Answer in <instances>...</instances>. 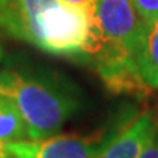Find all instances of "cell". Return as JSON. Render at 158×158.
Instances as JSON below:
<instances>
[{
    "label": "cell",
    "mask_w": 158,
    "mask_h": 158,
    "mask_svg": "<svg viewBox=\"0 0 158 158\" xmlns=\"http://www.w3.org/2000/svg\"><path fill=\"white\" fill-rule=\"evenodd\" d=\"M139 158H158V129L152 135V139L148 140L145 148L142 150V153H140Z\"/></svg>",
    "instance_id": "obj_8"
},
{
    "label": "cell",
    "mask_w": 158,
    "mask_h": 158,
    "mask_svg": "<svg viewBox=\"0 0 158 158\" xmlns=\"http://www.w3.org/2000/svg\"><path fill=\"white\" fill-rule=\"evenodd\" d=\"M155 131L153 118L150 114H140L108 142L102 143L98 158H139Z\"/></svg>",
    "instance_id": "obj_4"
},
{
    "label": "cell",
    "mask_w": 158,
    "mask_h": 158,
    "mask_svg": "<svg viewBox=\"0 0 158 158\" xmlns=\"http://www.w3.org/2000/svg\"><path fill=\"white\" fill-rule=\"evenodd\" d=\"M131 2L145 23L158 18V0H131Z\"/></svg>",
    "instance_id": "obj_7"
},
{
    "label": "cell",
    "mask_w": 158,
    "mask_h": 158,
    "mask_svg": "<svg viewBox=\"0 0 158 158\" xmlns=\"http://www.w3.org/2000/svg\"><path fill=\"white\" fill-rule=\"evenodd\" d=\"M94 23L102 39V48L137 58L147 23L131 0H98Z\"/></svg>",
    "instance_id": "obj_2"
},
{
    "label": "cell",
    "mask_w": 158,
    "mask_h": 158,
    "mask_svg": "<svg viewBox=\"0 0 158 158\" xmlns=\"http://www.w3.org/2000/svg\"><path fill=\"white\" fill-rule=\"evenodd\" d=\"M69 5H74V6H79L89 13V15L94 18V13H95V6H97V2L98 0H63Z\"/></svg>",
    "instance_id": "obj_9"
},
{
    "label": "cell",
    "mask_w": 158,
    "mask_h": 158,
    "mask_svg": "<svg viewBox=\"0 0 158 158\" xmlns=\"http://www.w3.org/2000/svg\"><path fill=\"white\" fill-rule=\"evenodd\" d=\"M0 60H2V48H0Z\"/></svg>",
    "instance_id": "obj_11"
},
{
    "label": "cell",
    "mask_w": 158,
    "mask_h": 158,
    "mask_svg": "<svg viewBox=\"0 0 158 158\" xmlns=\"http://www.w3.org/2000/svg\"><path fill=\"white\" fill-rule=\"evenodd\" d=\"M2 148L6 158H98L102 143L77 135H50L5 142Z\"/></svg>",
    "instance_id": "obj_3"
},
{
    "label": "cell",
    "mask_w": 158,
    "mask_h": 158,
    "mask_svg": "<svg viewBox=\"0 0 158 158\" xmlns=\"http://www.w3.org/2000/svg\"><path fill=\"white\" fill-rule=\"evenodd\" d=\"M0 95L16 106L29 139L55 135L77 108L76 97L60 84L21 71H0Z\"/></svg>",
    "instance_id": "obj_1"
},
{
    "label": "cell",
    "mask_w": 158,
    "mask_h": 158,
    "mask_svg": "<svg viewBox=\"0 0 158 158\" xmlns=\"http://www.w3.org/2000/svg\"><path fill=\"white\" fill-rule=\"evenodd\" d=\"M137 66L148 89H158V18L147 23L137 52Z\"/></svg>",
    "instance_id": "obj_5"
},
{
    "label": "cell",
    "mask_w": 158,
    "mask_h": 158,
    "mask_svg": "<svg viewBox=\"0 0 158 158\" xmlns=\"http://www.w3.org/2000/svg\"><path fill=\"white\" fill-rule=\"evenodd\" d=\"M0 158H6L5 152H3V148H2V143H0Z\"/></svg>",
    "instance_id": "obj_10"
},
{
    "label": "cell",
    "mask_w": 158,
    "mask_h": 158,
    "mask_svg": "<svg viewBox=\"0 0 158 158\" xmlns=\"http://www.w3.org/2000/svg\"><path fill=\"white\" fill-rule=\"evenodd\" d=\"M24 137H27V129L23 116L8 98L0 95V143Z\"/></svg>",
    "instance_id": "obj_6"
}]
</instances>
